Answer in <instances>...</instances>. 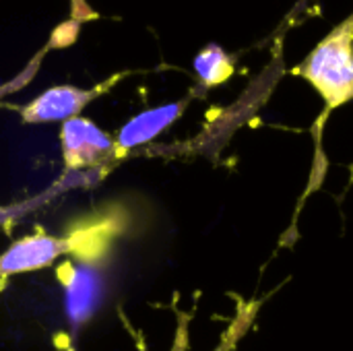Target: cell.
<instances>
[{
    "label": "cell",
    "mask_w": 353,
    "mask_h": 351,
    "mask_svg": "<svg viewBox=\"0 0 353 351\" xmlns=\"http://www.w3.org/2000/svg\"><path fill=\"white\" fill-rule=\"evenodd\" d=\"M294 74L308 81L325 101V112L314 126L316 172L323 178L321 130L333 110L353 101V12L316 43V48L294 68Z\"/></svg>",
    "instance_id": "cell-1"
},
{
    "label": "cell",
    "mask_w": 353,
    "mask_h": 351,
    "mask_svg": "<svg viewBox=\"0 0 353 351\" xmlns=\"http://www.w3.org/2000/svg\"><path fill=\"white\" fill-rule=\"evenodd\" d=\"M62 159L66 170H95L114 163L120 155L116 141L87 118H70L60 128Z\"/></svg>",
    "instance_id": "cell-2"
},
{
    "label": "cell",
    "mask_w": 353,
    "mask_h": 351,
    "mask_svg": "<svg viewBox=\"0 0 353 351\" xmlns=\"http://www.w3.org/2000/svg\"><path fill=\"white\" fill-rule=\"evenodd\" d=\"M91 238L87 232H77L72 236H50V234H33L27 238H21L12 242L2 254H0V279L19 275V273H29V271H39L48 265H52L56 259L79 250L81 242L85 244Z\"/></svg>",
    "instance_id": "cell-3"
},
{
    "label": "cell",
    "mask_w": 353,
    "mask_h": 351,
    "mask_svg": "<svg viewBox=\"0 0 353 351\" xmlns=\"http://www.w3.org/2000/svg\"><path fill=\"white\" fill-rule=\"evenodd\" d=\"M99 93L101 87L79 89L72 85H56L46 89L25 108H21V118L27 124L66 122L70 118H77Z\"/></svg>",
    "instance_id": "cell-4"
},
{
    "label": "cell",
    "mask_w": 353,
    "mask_h": 351,
    "mask_svg": "<svg viewBox=\"0 0 353 351\" xmlns=\"http://www.w3.org/2000/svg\"><path fill=\"white\" fill-rule=\"evenodd\" d=\"M190 99H180V101H172L159 108H151L145 110L141 114H137L134 118H130L116 137V151L118 155H124L126 151L141 147L149 141H153L157 134H161L163 130H168L186 110Z\"/></svg>",
    "instance_id": "cell-5"
},
{
    "label": "cell",
    "mask_w": 353,
    "mask_h": 351,
    "mask_svg": "<svg viewBox=\"0 0 353 351\" xmlns=\"http://www.w3.org/2000/svg\"><path fill=\"white\" fill-rule=\"evenodd\" d=\"M192 66H194V72H196V79H199V85L203 91L223 85L236 72L234 56H230L219 43H207L194 56Z\"/></svg>",
    "instance_id": "cell-6"
},
{
    "label": "cell",
    "mask_w": 353,
    "mask_h": 351,
    "mask_svg": "<svg viewBox=\"0 0 353 351\" xmlns=\"http://www.w3.org/2000/svg\"><path fill=\"white\" fill-rule=\"evenodd\" d=\"M95 294H97V281L95 273L79 271L74 273V279L68 285V314L74 323H83L91 317L95 308Z\"/></svg>",
    "instance_id": "cell-7"
},
{
    "label": "cell",
    "mask_w": 353,
    "mask_h": 351,
    "mask_svg": "<svg viewBox=\"0 0 353 351\" xmlns=\"http://www.w3.org/2000/svg\"><path fill=\"white\" fill-rule=\"evenodd\" d=\"M170 351H188V317L186 314L178 317V331H176V339ZM219 351H225V348H219Z\"/></svg>",
    "instance_id": "cell-8"
}]
</instances>
